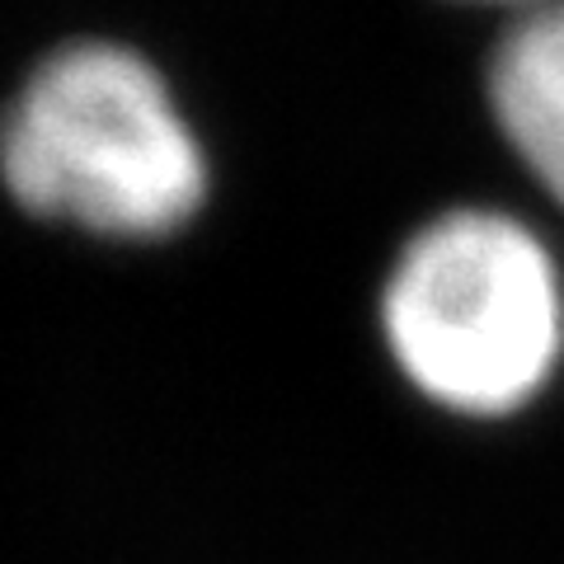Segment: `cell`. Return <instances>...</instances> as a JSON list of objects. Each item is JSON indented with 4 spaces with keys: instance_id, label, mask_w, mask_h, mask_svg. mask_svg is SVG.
<instances>
[{
    "instance_id": "obj_1",
    "label": "cell",
    "mask_w": 564,
    "mask_h": 564,
    "mask_svg": "<svg viewBox=\"0 0 564 564\" xmlns=\"http://www.w3.org/2000/svg\"><path fill=\"white\" fill-rule=\"evenodd\" d=\"M0 180L33 217L109 240H161L198 217L207 161L151 62L70 43L0 113Z\"/></svg>"
},
{
    "instance_id": "obj_2",
    "label": "cell",
    "mask_w": 564,
    "mask_h": 564,
    "mask_svg": "<svg viewBox=\"0 0 564 564\" xmlns=\"http://www.w3.org/2000/svg\"><path fill=\"white\" fill-rule=\"evenodd\" d=\"M400 377L447 414H522L564 362V278L532 226L456 207L404 240L381 288Z\"/></svg>"
},
{
    "instance_id": "obj_3",
    "label": "cell",
    "mask_w": 564,
    "mask_h": 564,
    "mask_svg": "<svg viewBox=\"0 0 564 564\" xmlns=\"http://www.w3.org/2000/svg\"><path fill=\"white\" fill-rule=\"evenodd\" d=\"M494 118L532 170V180L564 207V0L527 6L489 62Z\"/></svg>"
},
{
    "instance_id": "obj_4",
    "label": "cell",
    "mask_w": 564,
    "mask_h": 564,
    "mask_svg": "<svg viewBox=\"0 0 564 564\" xmlns=\"http://www.w3.org/2000/svg\"><path fill=\"white\" fill-rule=\"evenodd\" d=\"M508 6H522L527 10V6H541V0H508Z\"/></svg>"
}]
</instances>
